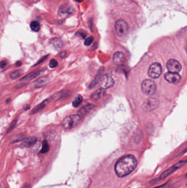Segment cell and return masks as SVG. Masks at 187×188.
<instances>
[{
	"instance_id": "obj_1",
	"label": "cell",
	"mask_w": 187,
	"mask_h": 188,
	"mask_svg": "<svg viewBox=\"0 0 187 188\" xmlns=\"http://www.w3.org/2000/svg\"><path fill=\"white\" fill-rule=\"evenodd\" d=\"M137 164V161L133 155H128L120 158L115 164V171L118 177H124L130 174Z\"/></svg>"
},
{
	"instance_id": "obj_2",
	"label": "cell",
	"mask_w": 187,
	"mask_h": 188,
	"mask_svg": "<svg viewBox=\"0 0 187 188\" xmlns=\"http://www.w3.org/2000/svg\"><path fill=\"white\" fill-rule=\"evenodd\" d=\"M80 119V116L78 114L67 117L63 121L62 127L65 129H72L79 123Z\"/></svg>"
},
{
	"instance_id": "obj_3",
	"label": "cell",
	"mask_w": 187,
	"mask_h": 188,
	"mask_svg": "<svg viewBox=\"0 0 187 188\" xmlns=\"http://www.w3.org/2000/svg\"><path fill=\"white\" fill-rule=\"evenodd\" d=\"M115 29L116 34L120 37L126 35L129 31V26L123 20H118L116 22Z\"/></svg>"
},
{
	"instance_id": "obj_4",
	"label": "cell",
	"mask_w": 187,
	"mask_h": 188,
	"mask_svg": "<svg viewBox=\"0 0 187 188\" xmlns=\"http://www.w3.org/2000/svg\"><path fill=\"white\" fill-rule=\"evenodd\" d=\"M141 88L144 94L147 95H153L156 92L157 86L153 81L146 79L144 80L142 83Z\"/></svg>"
},
{
	"instance_id": "obj_5",
	"label": "cell",
	"mask_w": 187,
	"mask_h": 188,
	"mask_svg": "<svg viewBox=\"0 0 187 188\" xmlns=\"http://www.w3.org/2000/svg\"><path fill=\"white\" fill-rule=\"evenodd\" d=\"M162 72V67L159 63H154L150 65L149 68L148 74L149 77L156 79L159 77Z\"/></svg>"
},
{
	"instance_id": "obj_6",
	"label": "cell",
	"mask_w": 187,
	"mask_h": 188,
	"mask_svg": "<svg viewBox=\"0 0 187 188\" xmlns=\"http://www.w3.org/2000/svg\"><path fill=\"white\" fill-rule=\"evenodd\" d=\"M159 105V101L154 97H149L143 103V110L146 112H150L157 108Z\"/></svg>"
},
{
	"instance_id": "obj_7",
	"label": "cell",
	"mask_w": 187,
	"mask_h": 188,
	"mask_svg": "<svg viewBox=\"0 0 187 188\" xmlns=\"http://www.w3.org/2000/svg\"><path fill=\"white\" fill-rule=\"evenodd\" d=\"M186 162H187L186 161H181L178 163H176L175 165L172 166L170 168H169L168 170H166V171L163 172L157 179L160 180L165 179V178L168 177V175H170V174L173 173V172L176 171V170L180 168L182 166H184V164L186 163Z\"/></svg>"
},
{
	"instance_id": "obj_8",
	"label": "cell",
	"mask_w": 187,
	"mask_h": 188,
	"mask_svg": "<svg viewBox=\"0 0 187 188\" xmlns=\"http://www.w3.org/2000/svg\"><path fill=\"white\" fill-rule=\"evenodd\" d=\"M166 67L168 70L171 73H178L181 71L182 66L181 64L175 60L171 59L168 61L166 64Z\"/></svg>"
},
{
	"instance_id": "obj_9",
	"label": "cell",
	"mask_w": 187,
	"mask_h": 188,
	"mask_svg": "<svg viewBox=\"0 0 187 188\" xmlns=\"http://www.w3.org/2000/svg\"><path fill=\"white\" fill-rule=\"evenodd\" d=\"M114 80L112 78L109 76H103L99 80V84L102 88L108 89L113 86L114 84Z\"/></svg>"
},
{
	"instance_id": "obj_10",
	"label": "cell",
	"mask_w": 187,
	"mask_h": 188,
	"mask_svg": "<svg viewBox=\"0 0 187 188\" xmlns=\"http://www.w3.org/2000/svg\"><path fill=\"white\" fill-rule=\"evenodd\" d=\"M165 79L168 83L177 84L179 82L181 78L178 73L168 72L165 74Z\"/></svg>"
},
{
	"instance_id": "obj_11",
	"label": "cell",
	"mask_w": 187,
	"mask_h": 188,
	"mask_svg": "<svg viewBox=\"0 0 187 188\" xmlns=\"http://www.w3.org/2000/svg\"><path fill=\"white\" fill-rule=\"evenodd\" d=\"M125 60L124 53L121 52H116L113 57V61L116 65H121Z\"/></svg>"
},
{
	"instance_id": "obj_12",
	"label": "cell",
	"mask_w": 187,
	"mask_h": 188,
	"mask_svg": "<svg viewBox=\"0 0 187 188\" xmlns=\"http://www.w3.org/2000/svg\"><path fill=\"white\" fill-rule=\"evenodd\" d=\"M37 141V138L35 136H31L26 139L24 141H23L22 145L23 147H29L32 146L34 144H35Z\"/></svg>"
},
{
	"instance_id": "obj_13",
	"label": "cell",
	"mask_w": 187,
	"mask_h": 188,
	"mask_svg": "<svg viewBox=\"0 0 187 188\" xmlns=\"http://www.w3.org/2000/svg\"><path fill=\"white\" fill-rule=\"evenodd\" d=\"M73 12H74V9L71 7L67 6V5H64V6H62V7L59 9V13L62 15H64V16H67V15L72 14Z\"/></svg>"
},
{
	"instance_id": "obj_14",
	"label": "cell",
	"mask_w": 187,
	"mask_h": 188,
	"mask_svg": "<svg viewBox=\"0 0 187 188\" xmlns=\"http://www.w3.org/2000/svg\"><path fill=\"white\" fill-rule=\"evenodd\" d=\"M105 93L104 89L101 88L98 89L96 91H95L92 95V99L94 100H97L100 99L101 97L104 95Z\"/></svg>"
},
{
	"instance_id": "obj_15",
	"label": "cell",
	"mask_w": 187,
	"mask_h": 188,
	"mask_svg": "<svg viewBox=\"0 0 187 188\" xmlns=\"http://www.w3.org/2000/svg\"><path fill=\"white\" fill-rule=\"evenodd\" d=\"M30 28L33 31L38 32L40 29V25L37 21H33L30 23Z\"/></svg>"
},
{
	"instance_id": "obj_16",
	"label": "cell",
	"mask_w": 187,
	"mask_h": 188,
	"mask_svg": "<svg viewBox=\"0 0 187 188\" xmlns=\"http://www.w3.org/2000/svg\"><path fill=\"white\" fill-rule=\"evenodd\" d=\"M49 150H50L49 145L46 140H44L42 143V146L41 150L40 151V152L42 154H45L48 152Z\"/></svg>"
},
{
	"instance_id": "obj_17",
	"label": "cell",
	"mask_w": 187,
	"mask_h": 188,
	"mask_svg": "<svg viewBox=\"0 0 187 188\" xmlns=\"http://www.w3.org/2000/svg\"><path fill=\"white\" fill-rule=\"evenodd\" d=\"M82 101H83V97L81 95H78L72 101V105L75 107H77L80 106Z\"/></svg>"
},
{
	"instance_id": "obj_18",
	"label": "cell",
	"mask_w": 187,
	"mask_h": 188,
	"mask_svg": "<svg viewBox=\"0 0 187 188\" xmlns=\"http://www.w3.org/2000/svg\"><path fill=\"white\" fill-rule=\"evenodd\" d=\"M39 73L37 72H33L29 73V74L25 76L23 78L21 79V80H29V79H33L34 78L36 77V76H37L39 75Z\"/></svg>"
},
{
	"instance_id": "obj_19",
	"label": "cell",
	"mask_w": 187,
	"mask_h": 188,
	"mask_svg": "<svg viewBox=\"0 0 187 188\" xmlns=\"http://www.w3.org/2000/svg\"><path fill=\"white\" fill-rule=\"evenodd\" d=\"M47 101L48 100H45L44 101L43 103H42L40 105H39L37 106V107H36L35 109L34 110L33 113H36V112H38L39 111H40V110H41L42 109H43V108H44V107H45V106L46 105V103H47Z\"/></svg>"
},
{
	"instance_id": "obj_20",
	"label": "cell",
	"mask_w": 187,
	"mask_h": 188,
	"mask_svg": "<svg viewBox=\"0 0 187 188\" xmlns=\"http://www.w3.org/2000/svg\"><path fill=\"white\" fill-rule=\"evenodd\" d=\"M47 79L45 78H40L38 80H37L36 82H35V86H41L43 85H44L46 84V82H47Z\"/></svg>"
},
{
	"instance_id": "obj_21",
	"label": "cell",
	"mask_w": 187,
	"mask_h": 188,
	"mask_svg": "<svg viewBox=\"0 0 187 188\" xmlns=\"http://www.w3.org/2000/svg\"><path fill=\"white\" fill-rule=\"evenodd\" d=\"M21 74H22V70H14L13 72H12L11 74H10V78L12 79H16L17 78L20 76Z\"/></svg>"
},
{
	"instance_id": "obj_22",
	"label": "cell",
	"mask_w": 187,
	"mask_h": 188,
	"mask_svg": "<svg viewBox=\"0 0 187 188\" xmlns=\"http://www.w3.org/2000/svg\"><path fill=\"white\" fill-rule=\"evenodd\" d=\"M53 45L57 48H61L62 46V43L59 39H55L52 41Z\"/></svg>"
},
{
	"instance_id": "obj_23",
	"label": "cell",
	"mask_w": 187,
	"mask_h": 188,
	"mask_svg": "<svg viewBox=\"0 0 187 188\" xmlns=\"http://www.w3.org/2000/svg\"><path fill=\"white\" fill-rule=\"evenodd\" d=\"M58 66V62L57 60H55V59H52L51 60L50 62V67L52 68H54L57 67Z\"/></svg>"
},
{
	"instance_id": "obj_24",
	"label": "cell",
	"mask_w": 187,
	"mask_h": 188,
	"mask_svg": "<svg viewBox=\"0 0 187 188\" xmlns=\"http://www.w3.org/2000/svg\"><path fill=\"white\" fill-rule=\"evenodd\" d=\"M94 42V38L92 36L89 37L88 38L86 39L85 42V45L86 46H89L92 43V42Z\"/></svg>"
},
{
	"instance_id": "obj_25",
	"label": "cell",
	"mask_w": 187,
	"mask_h": 188,
	"mask_svg": "<svg viewBox=\"0 0 187 188\" xmlns=\"http://www.w3.org/2000/svg\"><path fill=\"white\" fill-rule=\"evenodd\" d=\"M7 62L6 61H2L0 62V68H3L6 66Z\"/></svg>"
},
{
	"instance_id": "obj_26",
	"label": "cell",
	"mask_w": 187,
	"mask_h": 188,
	"mask_svg": "<svg viewBox=\"0 0 187 188\" xmlns=\"http://www.w3.org/2000/svg\"><path fill=\"white\" fill-rule=\"evenodd\" d=\"M66 55V52H63L61 53V54H60V57H61V58H63L64 57V56H65Z\"/></svg>"
},
{
	"instance_id": "obj_27",
	"label": "cell",
	"mask_w": 187,
	"mask_h": 188,
	"mask_svg": "<svg viewBox=\"0 0 187 188\" xmlns=\"http://www.w3.org/2000/svg\"><path fill=\"white\" fill-rule=\"evenodd\" d=\"M75 1L77 2H79V3H81V2H83L84 0H75Z\"/></svg>"
},
{
	"instance_id": "obj_28",
	"label": "cell",
	"mask_w": 187,
	"mask_h": 188,
	"mask_svg": "<svg viewBox=\"0 0 187 188\" xmlns=\"http://www.w3.org/2000/svg\"><path fill=\"white\" fill-rule=\"evenodd\" d=\"M0 188H3V186L2 185H0Z\"/></svg>"
},
{
	"instance_id": "obj_29",
	"label": "cell",
	"mask_w": 187,
	"mask_h": 188,
	"mask_svg": "<svg viewBox=\"0 0 187 188\" xmlns=\"http://www.w3.org/2000/svg\"></svg>"
}]
</instances>
